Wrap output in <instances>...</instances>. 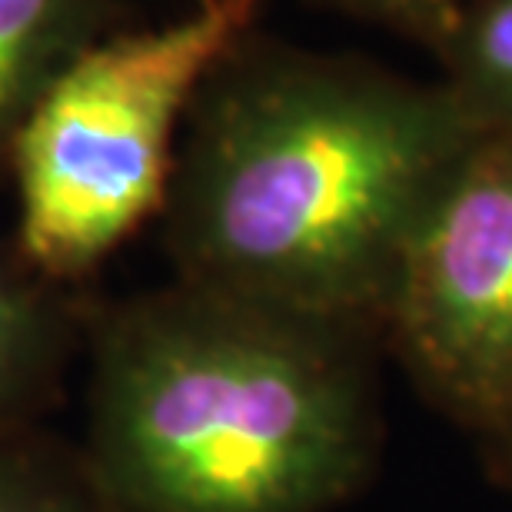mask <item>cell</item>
Returning a JSON list of instances; mask_svg holds the SVG:
<instances>
[{"instance_id": "1", "label": "cell", "mask_w": 512, "mask_h": 512, "mask_svg": "<svg viewBox=\"0 0 512 512\" xmlns=\"http://www.w3.org/2000/svg\"><path fill=\"white\" fill-rule=\"evenodd\" d=\"M476 130L439 80L253 30L180 133L160 213L173 280L383 340L409 233Z\"/></svg>"}, {"instance_id": "2", "label": "cell", "mask_w": 512, "mask_h": 512, "mask_svg": "<svg viewBox=\"0 0 512 512\" xmlns=\"http://www.w3.org/2000/svg\"><path fill=\"white\" fill-rule=\"evenodd\" d=\"M376 340L173 276L90 300L77 449L114 512H330L376 459Z\"/></svg>"}, {"instance_id": "3", "label": "cell", "mask_w": 512, "mask_h": 512, "mask_svg": "<svg viewBox=\"0 0 512 512\" xmlns=\"http://www.w3.org/2000/svg\"><path fill=\"white\" fill-rule=\"evenodd\" d=\"M270 0H190L147 27L104 30L60 67L7 157L14 247L44 280L80 290L160 220L180 133L213 67L260 30Z\"/></svg>"}, {"instance_id": "4", "label": "cell", "mask_w": 512, "mask_h": 512, "mask_svg": "<svg viewBox=\"0 0 512 512\" xmlns=\"http://www.w3.org/2000/svg\"><path fill=\"white\" fill-rule=\"evenodd\" d=\"M383 340L439 403L512 429V133L479 127L419 213Z\"/></svg>"}, {"instance_id": "5", "label": "cell", "mask_w": 512, "mask_h": 512, "mask_svg": "<svg viewBox=\"0 0 512 512\" xmlns=\"http://www.w3.org/2000/svg\"><path fill=\"white\" fill-rule=\"evenodd\" d=\"M90 296L44 280L0 243V436L47 426L84 360Z\"/></svg>"}, {"instance_id": "6", "label": "cell", "mask_w": 512, "mask_h": 512, "mask_svg": "<svg viewBox=\"0 0 512 512\" xmlns=\"http://www.w3.org/2000/svg\"><path fill=\"white\" fill-rule=\"evenodd\" d=\"M114 10L117 0H0V173L40 94Z\"/></svg>"}, {"instance_id": "7", "label": "cell", "mask_w": 512, "mask_h": 512, "mask_svg": "<svg viewBox=\"0 0 512 512\" xmlns=\"http://www.w3.org/2000/svg\"><path fill=\"white\" fill-rule=\"evenodd\" d=\"M443 84L483 130L512 133V0H459L436 44Z\"/></svg>"}, {"instance_id": "8", "label": "cell", "mask_w": 512, "mask_h": 512, "mask_svg": "<svg viewBox=\"0 0 512 512\" xmlns=\"http://www.w3.org/2000/svg\"><path fill=\"white\" fill-rule=\"evenodd\" d=\"M0 512H114L77 443L50 426L0 436Z\"/></svg>"}, {"instance_id": "9", "label": "cell", "mask_w": 512, "mask_h": 512, "mask_svg": "<svg viewBox=\"0 0 512 512\" xmlns=\"http://www.w3.org/2000/svg\"><path fill=\"white\" fill-rule=\"evenodd\" d=\"M313 4L389 27L436 50L453 24L459 0H313Z\"/></svg>"}, {"instance_id": "10", "label": "cell", "mask_w": 512, "mask_h": 512, "mask_svg": "<svg viewBox=\"0 0 512 512\" xmlns=\"http://www.w3.org/2000/svg\"><path fill=\"white\" fill-rule=\"evenodd\" d=\"M503 439H506V456H509V463H512V429H506Z\"/></svg>"}]
</instances>
